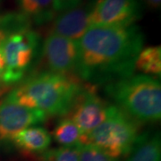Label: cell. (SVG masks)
Instances as JSON below:
<instances>
[{
    "instance_id": "6da1fadb",
    "label": "cell",
    "mask_w": 161,
    "mask_h": 161,
    "mask_svg": "<svg viewBox=\"0 0 161 161\" xmlns=\"http://www.w3.org/2000/svg\"><path fill=\"white\" fill-rule=\"evenodd\" d=\"M143 44L144 35L135 23L91 26L78 40L75 74L94 86L128 77Z\"/></svg>"
},
{
    "instance_id": "7a4b0ae2",
    "label": "cell",
    "mask_w": 161,
    "mask_h": 161,
    "mask_svg": "<svg viewBox=\"0 0 161 161\" xmlns=\"http://www.w3.org/2000/svg\"><path fill=\"white\" fill-rule=\"evenodd\" d=\"M84 85L76 75L51 71L34 74L20 82L6 98L48 115H67Z\"/></svg>"
},
{
    "instance_id": "3957f363",
    "label": "cell",
    "mask_w": 161,
    "mask_h": 161,
    "mask_svg": "<svg viewBox=\"0 0 161 161\" xmlns=\"http://www.w3.org/2000/svg\"><path fill=\"white\" fill-rule=\"evenodd\" d=\"M105 92L115 106L140 124L160 120L161 84L154 77L132 75L106 84Z\"/></svg>"
},
{
    "instance_id": "277c9868",
    "label": "cell",
    "mask_w": 161,
    "mask_h": 161,
    "mask_svg": "<svg viewBox=\"0 0 161 161\" xmlns=\"http://www.w3.org/2000/svg\"><path fill=\"white\" fill-rule=\"evenodd\" d=\"M139 132L140 123L111 105L108 117L85 135V144L97 147L116 160L130 154L140 136Z\"/></svg>"
},
{
    "instance_id": "5b68a950",
    "label": "cell",
    "mask_w": 161,
    "mask_h": 161,
    "mask_svg": "<svg viewBox=\"0 0 161 161\" xmlns=\"http://www.w3.org/2000/svg\"><path fill=\"white\" fill-rule=\"evenodd\" d=\"M40 36L31 27L7 36L3 47L5 71L3 83L11 85L22 81L40 51Z\"/></svg>"
},
{
    "instance_id": "8992f818",
    "label": "cell",
    "mask_w": 161,
    "mask_h": 161,
    "mask_svg": "<svg viewBox=\"0 0 161 161\" xmlns=\"http://www.w3.org/2000/svg\"><path fill=\"white\" fill-rule=\"evenodd\" d=\"M110 106L100 98L96 86L88 84L84 85L67 117L87 135L108 117Z\"/></svg>"
},
{
    "instance_id": "52a82bcc",
    "label": "cell",
    "mask_w": 161,
    "mask_h": 161,
    "mask_svg": "<svg viewBox=\"0 0 161 161\" xmlns=\"http://www.w3.org/2000/svg\"><path fill=\"white\" fill-rule=\"evenodd\" d=\"M142 16V0H93L91 26H126Z\"/></svg>"
},
{
    "instance_id": "ba28073f",
    "label": "cell",
    "mask_w": 161,
    "mask_h": 161,
    "mask_svg": "<svg viewBox=\"0 0 161 161\" xmlns=\"http://www.w3.org/2000/svg\"><path fill=\"white\" fill-rule=\"evenodd\" d=\"M47 115L5 98L0 101V140L13 142L18 132L45 122Z\"/></svg>"
},
{
    "instance_id": "9c48e42d",
    "label": "cell",
    "mask_w": 161,
    "mask_h": 161,
    "mask_svg": "<svg viewBox=\"0 0 161 161\" xmlns=\"http://www.w3.org/2000/svg\"><path fill=\"white\" fill-rule=\"evenodd\" d=\"M41 52L48 71L62 75H76L78 41L49 33L42 44Z\"/></svg>"
},
{
    "instance_id": "30bf717a",
    "label": "cell",
    "mask_w": 161,
    "mask_h": 161,
    "mask_svg": "<svg viewBox=\"0 0 161 161\" xmlns=\"http://www.w3.org/2000/svg\"><path fill=\"white\" fill-rule=\"evenodd\" d=\"M93 0L80 3L72 9L60 13L53 19L50 33L78 41L91 27Z\"/></svg>"
},
{
    "instance_id": "8fae6325",
    "label": "cell",
    "mask_w": 161,
    "mask_h": 161,
    "mask_svg": "<svg viewBox=\"0 0 161 161\" xmlns=\"http://www.w3.org/2000/svg\"><path fill=\"white\" fill-rule=\"evenodd\" d=\"M51 134L45 128L31 126L19 132L13 142L20 150L27 153H43L51 143Z\"/></svg>"
},
{
    "instance_id": "7c38bea8",
    "label": "cell",
    "mask_w": 161,
    "mask_h": 161,
    "mask_svg": "<svg viewBox=\"0 0 161 161\" xmlns=\"http://www.w3.org/2000/svg\"><path fill=\"white\" fill-rule=\"evenodd\" d=\"M29 18L20 13H8L0 15V89L3 88V75L5 71V58L3 47L7 36L14 31L31 27Z\"/></svg>"
},
{
    "instance_id": "4fadbf2b",
    "label": "cell",
    "mask_w": 161,
    "mask_h": 161,
    "mask_svg": "<svg viewBox=\"0 0 161 161\" xmlns=\"http://www.w3.org/2000/svg\"><path fill=\"white\" fill-rule=\"evenodd\" d=\"M129 155L126 161H161L159 132L141 134Z\"/></svg>"
},
{
    "instance_id": "5bb4252c",
    "label": "cell",
    "mask_w": 161,
    "mask_h": 161,
    "mask_svg": "<svg viewBox=\"0 0 161 161\" xmlns=\"http://www.w3.org/2000/svg\"><path fill=\"white\" fill-rule=\"evenodd\" d=\"M21 13L37 25L49 23L56 16L54 0H17Z\"/></svg>"
},
{
    "instance_id": "9a60e30c",
    "label": "cell",
    "mask_w": 161,
    "mask_h": 161,
    "mask_svg": "<svg viewBox=\"0 0 161 161\" xmlns=\"http://www.w3.org/2000/svg\"><path fill=\"white\" fill-rule=\"evenodd\" d=\"M52 135L55 141L62 147H80L85 144V135L69 117L59 121L53 130Z\"/></svg>"
},
{
    "instance_id": "2e32d148",
    "label": "cell",
    "mask_w": 161,
    "mask_h": 161,
    "mask_svg": "<svg viewBox=\"0 0 161 161\" xmlns=\"http://www.w3.org/2000/svg\"><path fill=\"white\" fill-rule=\"evenodd\" d=\"M134 69L143 75H161V47L152 46L142 48L136 58Z\"/></svg>"
},
{
    "instance_id": "e0dca14e",
    "label": "cell",
    "mask_w": 161,
    "mask_h": 161,
    "mask_svg": "<svg viewBox=\"0 0 161 161\" xmlns=\"http://www.w3.org/2000/svg\"><path fill=\"white\" fill-rule=\"evenodd\" d=\"M41 161H80L76 147H60L47 150L40 154Z\"/></svg>"
},
{
    "instance_id": "ac0fdd59",
    "label": "cell",
    "mask_w": 161,
    "mask_h": 161,
    "mask_svg": "<svg viewBox=\"0 0 161 161\" xmlns=\"http://www.w3.org/2000/svg\"><path fill=\"white\" fill-rule=\"evenodd\" d=\"M80 161H115L97 147L85 144L78 147Z\"/></svg>"
},
{
    "instance_id": "d6986e66",
    "label": "cell",
    "mask_w": 161,
    "mask_h": 161,
    "mask_svg": "<svg viewBox=\"0 0 161 161\" xmlns=\"http://www.w3.org/2000/svg\"><path fill=\"white\" fill-rule=\"evenodd\" d=\"M82 3V0H54V8L57 13L72 9Z\"/></svg>"
},
{
    "instance_id": "ffe728a7",
    "label": "cell",
    "mask_w": 161,
    "mask_h": 161,
    "mask_svg": "<svg viewBox=\"0 0 161 161\" xmlns=\"http://www.w3.org/2000/svg\"><path fill=\"white\" fill-rule=\"evenodd\" d=\"M142 1H144L148 6L150 7H152V8L158 9L160 7L161 0H142Z\"/></svg>"
},
{
    "instance_id": "44dd1931",
    "label": "cell",
    "mask_w": 161,
    "mask_h": 161,
    "mask_svg": "<svg viewBox=\"0 0 161 161\" xmlns=\"http://www.w3.org/2000/svg\"><path fill=\"white\" fill-rule=\"evenodd\" d=\"M5 92H6V90H5V89H2V88H1V89H0V96H1V95H2L3 93H5Z\"/></svg>"
},
{
    "instance_id": "7402d4cb",
    "label": "cell",
    "mask_w": 161,
    "mask_h": 161,
    "mask_svg": "<svg viewBox=\"0 0 161 161\" xmlns=\"http://www.w3.org/2000/svg\"><path fill=\"white\" fill-rule=\"evenodd\" d=\"M0 1H1V0H0Z\"/></svg>"
}]
</instances>
